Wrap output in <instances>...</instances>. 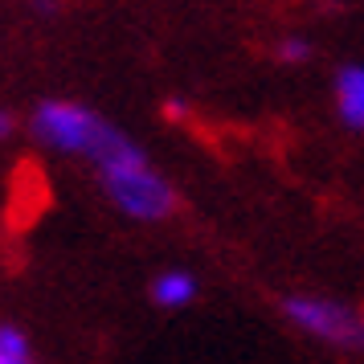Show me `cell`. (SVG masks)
<instances>
[{"label":"cell","mask_w":364,"mask_h":364,"mask_svg":"<svg viewBox=\"0 0 364 364\" xmlns=\"http://www.w3.org/2000/svg\"><path fill=\"white\" fill-rule=\"evenodd\" d=\"M90 160H95V168H99L107 197L115 200L127 217L160 221V217H168L172 209H176V193H172V184L148 164V156L135 148L119 127L107 132V139L99 144V151H95Z\"/></svg>","instance_id":"6da1fadb"},{"label":"cell","mask_w":364,"mask_h":364,"mask_svg":"<svg viewBox=\"0 0 364 364\" xmlns=\"http://www.w3.org/2000/svg\"><path fill=\"white\" fill-rule=\"evenodd\" d=\"M107 132H111L107 119H99L86 107H74V102H41L33 111V135L41 144L58 151H78L86 160L99 151Z\"/></svg>","instance_id":"7a4b0ae2"},{"label":"cell","mask_w":364,"mask_h":364,"mask_svg":"<svg viewBox=\"0 0 364 364\" xmlns=\"http://www.w3.org/2000/svg\"><path fill=\"white\" fill-rule=\"evenodd\" d=\"M282 311L291 323H299L303 331H311L328 344H360L364 340V319L348 311L344 303H331V299H311V295H291L282 303Z\"/></svg>","instance_id":"3957f363"},{"label":"cell","mask_w":364,"mask_h":364,"mask_svg":"<svg viewBox=\"0 0 364 364\" xmlns=\"http://www.w3.org/2000/svg\"><path fill=\"white\" fill-rule=\"evenodd\" d=\"M336 107L352 132H364V66H344L336 74Z\"/></svg>","instance_id":"277c9868"},{"label":"cell","mask_w":364,"mask_h":364,"mask_svg":"<svg viewBox=\"0 0 364 364\" xmlns=\"http://www.w3.org/2000/svg\"><path fill=\"white\" fill-rule=\"evenodd\" d=\"M193 295H197V282L184 270H168V274H160L151 282V299L160 307H184V303H193Z\"/></svg>","instance_id":"5b68a950"},{"label":"cell","mask_w":364,"mask_h":364,"mask_svg":"<svg viewBox=\"0 0 364 364\" xmlns=\"http://www.w3.org/2000/svg\"><path fill=\"white\" fill-rule=\"evenodd\" d=\"M0 364H33L29 340L17 328H0Z\"/></svg>","instance_id":"8992f818"},{"label":"cell","mask_w":364,"mask_h":364,"mask_svg":"<svg viewBox=\"0 0 364 364\" xmlns=\"http://www.w3.org/2000/svg\"><path fill=\"white\" fill-rule=\"evenodd\" d=\"M311 58V46L303 41V37H287V41H279V62H307Z\"/></svg>","instance_id":"52a82bcc"},{"label":"cell","mask_w":364,"mask_h":364,"mask_svg":"<svg viewBox=\"0 0 364 364\" xmlns=\"http://www.w3.org/2000/svg\"><path fill=\"white\" fill-rule=\"evenodd\" d=\"M164 115H168V119H184V102H181V99H168V102H164Z\"/></svg>","instance_id":"ba28073f"},{"label":"cell","mask_w":364,"mask_h":364,"mask_svg":"<svg viewBox=\"0 0 364 364\" xmlns=\"http://www.w3.org/2000/svg\"><path fill=\"white\" fill-rule=\"evenodd\" d=\"M13 132V115H9V111H0V135H9Z\"/></svg>","instance_id":"9c48e42d"}]
</instances>
